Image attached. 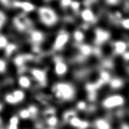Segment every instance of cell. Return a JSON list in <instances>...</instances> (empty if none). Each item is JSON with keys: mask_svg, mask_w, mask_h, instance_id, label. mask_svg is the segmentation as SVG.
Instances as JSON below:
<instances>
[{"mask_svg": "<svg viewBox=\"0 0 129 129\" xmlns=\"http://www.w3.org/2000/svg\"><path fill=\"white\" fill-rule=\"evenodd\" d=\"M53 91L56 98L63 100H70L74 96L73 87L69 83H58L53 87Z\"/></svg>", "mask_w": 129, "mask_h": 129, "instance_id": "6da1fadb", "label": "cell"}, {"mask_svg": "<svg viewBox=\"0 0 129 129\" xmlns=\"http://www.w3.org/2000/svg\"><path fill=\"white\" fill-rule=\"evenodd\" d=\"M38 14L42 22L47 26H52L57 21L55 12L50 8L42 7L38 9Z\"/></svg>", "mask_w": 129, "mask_h": 129, "instance_id": "7a4b0ae2", "label": "cell"}, {"mask_svg": "<svg viewBox=\"0 0 129 129\" xmlns=\"http://www.w3.org/2000/svg\"><path fill=\"white\" fill-rule=\"evenodd\" d=\"M13 24L15 28L20 32L28 30L32 25L31 21L23 14L15 17L13 20Z\"/></svg>", "mask_w": 129, "mask_h": 129, "instance_id": "3957f363", "label": "cell"}, {"mask_svg": "<svg viewBox=\"0 0 129 129\" xmlns=\"http://www.w3.org/2000/svg\"><path fill=\"white\" fill-rule=\"evenodd\" d=\"M124 103L123 98L120 95H113L106 98L103 102V106L106 108H111L121 105Z\"/></svg>", "mask_w": 129, "mask_h": 129, "instance_id": "277c9868", "label": "cell"}, {"mask_svg": "<svg viewBox=\"0 0 129 129\" xmlns=\"http://www.w3.org/2000/svg\"><path fill=\"white\" fill-rule=\"evenodd\" d=\"M69 39V35L64 31H60L57 35L53 44V49L56 50H60L68 42Z\"/></svg>", "mask_w": 129, "mask_h": 129, "instance_id": "5b68a950", "label": "cell"}, {"mask_svg": "<svg viewBox=\"0 0 129 129\" xmlns=\"http://www.w3.org/2000/svg\"><path fill=\"white\" fill-rule=\"evenodd\" d=\"M54 71L55 73L59 76L64 75L68 70L67 64L63 61L62 59L59 57H56L54 58Z\"/></svg>", "mask_w": 129, "mask_h": 129, "instance_id": "8992f818", "label": "cell"}, {"mask_svg": "<svg viewBox=\"0 0 129 129\" xmlns=\"http://www.w3.org/2000/svg\"><path fill=\"white\" fill-rule=\"evenodd\" d=\"M95 41L97 44L102 43L109 37V32L100 28H97L95 30Z\"/></svg>", "mask_w": 129, "mask_h": 129, "instance_id": "52a82bcc", "label": "cell"}, {"mask_svg": "<svg viewBox=\"0 0 129 129\" xmlns=\"http://www.w3.org/2000/svg\"><path fill=\"white\" fill-rule=\"evenodd\" d=\"M31 73L34 78L40 83L44 84L46 82V74L45 72L40 69H33L31 71Z\"/></svg>", "mask_w": 129, "mask_h": 129, "instance_id": "ba28073f", "label": "cell"}, {"mask_svg": "<svg viewBox=\"0 0 129 129\" xmlns=\"http://www.w3.org/2000/svg\"><path fill=\"white\" fill-rule=\"evenodd\" d=\"M13 5L16 8H21L26 12H31L35 9V7L32 4L27 2H21L19 1H14L13 2Z\"/></svg>", "mask_w": 129, "mask_h": 129, "instance_id": "9c48e42d", "label": "cell"}, {"mask_svg": "<svg viewBox=\"0 0 129 129\" xmlns=\"http://www.w3.org/2000/svg\"><path fill=\"white\" fill-rule=\"evenodd\" d=\"M30 40L35 45H37L43 41L44 35L39 31L33 30L30 33Z\"/></svg>", "mask_w": 129, "mask_h": 129, "instance_id": "30bf717a", "label": "cell"}, {"mask_svg": "<svg viewBox=\"0 0 129 129\" xmlns=\"http://www.w3.org/2000/svg\"><path fill=\"white\" fill-rule=\"evenodd\" d=\"M32 58V55L31 54H20L15 57L14 61L17 66L21 68L23 67L26 61L31 60Z\"/></svg>", "mask_w": 129, "mask_h": 129, "instance_id": "8fae6325", "label": "cell"}, {"mask_svg": "<svg viewBox=\"0 0 129 129\" xmlns=\"http://www.w3.org/2000/svg\"><path fill=\"white\" fill-rule=\"evenodd\" d=\"M94 126L96 129H110L109 122L103 118H99L96 120Z\"/></svg>", "mask_w": 129, "mask_h": 129, "instance_id": "7c38bea8", "label": "cell"}, {"mask_svg": "<svg viewBox=\"0 0 129 129\" xmlns=\"http://www.w3.org/2000/svg\"><path fill=\"white\" fill-rule=\"evenodd\" d=\"M81 17L82 19L86 21H92L94 19V15L92 12L89 9H85L81 13Z\"/></svg>", "mask_w": 129, "mask_h": 129, "instance_id": "4fadbf2b", "label": "cell"}, {"mask_svg": "<svg viewBox=\"0 0 129 129\" xmlns=\"http://www.w3.org/2000/svg\"><path fill=\"white\" fill-rule=\"evenodd\" d=\"M114 45L115 47V51L118 54H121L124 52L126 47V44L121 41L115 42L114 43Z\"/></svg>", "mask_w": 129, "mask_h": 129, "instance_id": "5bb4252c", "label": "cell"}, {"mask_svg": "<svg viewBox=\"0 0 129 129\" xmlns=\"http://www.w3.org/2000/svg\"><path fill=\"white\" fill-rule=\"evenodd\" d=\"M19 85L24 88H28L31 85V81L29 78L26 76H20L18 79Z\"/></svg>", "mask_w": 129, "mask_h": 129, "instance_id": "9a60e30c", "label": "cell"}, {"mask_svg": "<svg viewBox=\"0 0 129 129\" xmlns=\"http://www.w3.org/2000/svg\"><path fill=\"white\" fill-rule=\"evenodd\" d=\"M75 117H76V112L73 110H68L64 113L63 115V120L66 122H70Z\"/></svg>", "mask_w": 129, "mask_h": 129, "instance_id": "2e32d148", "label": "cell"}, {"mask_svg": "<svg viewBox=\"0 0 129 129\" xmlns=\"http://www.w3.org/2000/svg\"><path fill=\"white\" fill-rule=\"evenodd\" d=\"M17 46L13 43L8 44L5 47V54L7 57H9L16 50Z\"/></svg>", "mask_w": 129, "mask_h": 129, "instance_id": "e0dca14e", "label": "cell"}, {"mask_svg": "<svg viewBox=\"0 0 129 129\" xmlns=\"http://www.w3.org/2000/svg\"><path fill=\"white\" fill-rule=\"evenodd\" d=\"M80 51L81 53L84 55H89L92 52V48L91 47L87 44H83L80 47Z\"/></svg>", "mask_w": 129, "mask_h": 129, "instance_id": "ac0fdd59", "label": "cell"}, {"mask_svg": "<svg viewBox=\"0 0 129 129\" xmlns=\"http://www.w3.org/2000/svg\"><path fill=\"white\" fill-rule=\"evenodd\" d=\"M12 94L18 101V102H20L22 101L24 98L25 95L24 92L20 90H15L13 93Z\"/></svg>", "mask_w": 129, "mask_h": 129, "instance_id": "d6986e66", "label": "cell"}, {"mask_svg": "<svg viewBox=\"0 0 129 129\" xmlns=\"http://www.w3.org/2000/svg\"><path fill=\"white\" fill-rule=\"evenodd\" d=\"M122 81L117 78L114 79L112 80L110 82V86L113 89H117L120 88L122 86Z\"/></svg>", "mask_w": 129, "mask_h": 129, "instance_id": "ffe728a7", "label": "cell"}, {"mask_svg": "<svg viewBox=\"0 0 129 129\" xmlns=\"http://www.w3.org/2000/svg\"><path fill=\"white\" fill-rule=\"evenodd\" d=\"M82 121H83V120H81L80 118H79L78 117H77L76 116V117H74L73 119H72L69 122L72 126L77 127L79 129L80 128V127L81 126Z\"/></svg>", "mask_w": 129, "mask_h": 129, "instance_id": "44dd1931", "label": "cell"}, {"mask_svg": "<svg viewBox=\"0 0 129 129\" xmlns=\"http://www.w3.org/2000/svg\"><path fill=\"white\" fill-rule=\"evenodd\" d=\"M73 36L75 40L77 42H81L84 38V34L79 30L75 31L74 33Z\"/></svg>", "mask_w": 129, "mask_h": 129, "instance_id": "7402d4cb", "label": "cell"}, {"mask_svg": "<svg viewBox=\"0 0 129 129\" xmlns=\"http://www.w3.org/2000/svg\"><path fill=\"white\" fill-rule=\"evenodd\" d=\"M5 100L7 102L10 104H16L18 102L12 93L7 94L5 96Z\"/></svg>", "mask_w": 129, "mask_h": 129, "instance_id": "603a6c76", "label": "cell"}, {"mask_svg": "<svg viewBox=\"0 0 129 129\" xmlns=\"http://www.w3.org/2000/svg\"><path fill=\"white\" fill-rule=\"evenodd\" d=\"M46 122L48 125L50 126H54L56 125L57 123V117L54 115L46 119Z\"/></svg>", "mask_w": 129, "mask_h": 129, "instance_id": "cb8c5ba5", "label": "cell"}, {"mask_svg": "<svg viewBox=\"0 0 129 129\" xmlns=\"http://www.w3.org/2000/svg\"><path fill=\"white\" fill-rule=\"evenodd\" d=\"M55 112V110L52 108H50L46 109L44 112V117H45L46 119L51 117V116H54Z\"/></svg>", "mask_w": 129, "mask_h": 129, "instance_id": "d4e9b609", "label": "cell"}, {"mask_svg": "<svg viewBox=\"0 0 129 129\" xmlns=\"http://www.w3.org/2000/svg\"><path fill=\"white\" fill-rule=\"evenodd\" d=\"M19 115L23 119H26L30 117H31V114L29 111V110L26 109H24L21 110L19 112Z\"/></svg>", "mask_w": 129, "mask_h": 129, "instance_id": "484cf974", "label": "cell"}, {"mask_svg": "<svg viewBox=\"0 0 129 129\" xmlns=\"http://www.w3.org/2000/svg\"><path fill=\"white\" fill-rule=\"evenodd\" d=\"M28 110H29L31 117L35 116L38 113L37 108L35 106L33 105H30L28 108Z\"/></svg>", "mask_w": 129, "mask_h": 129, "instance_id": "4316f807", "label": "cell"}, {"mask_svg": "<svg viewBox=\"0 0 129 129\" xmlns=\"http://www.w3.org/2000/svg\"><path fill=\"white\" fill-rule=\"evenodd\" d=\"M100 79L104 82H108L110 79L109 74L105 71H103L100 74Z\"/></svg>", "mask_w": 129, "mask_h": 129, "instance_id": "83f0119b", "label": "cell"}, {"mask_svg": "<svg viewBox=\"0 0 129 129\" xmlns=\"http://www.w3.org/2000/svg\"><path fill=\"white\" fill-rule=\"evenodd\" d=\"M7 39L5 36L0 35V49L6 47L8 45Z\"/></svg>", "mask_w": 129, "mask_h": 129, "instance_id": "f1b7e54d", "label": "cell"}, {"mask_svg": "<svg viewBox=\"0 0 129 129\" xmlns=\"http://www.w3.org/2000/svg\"><path fill=\"white\" fill-rule=\"evenodd\" d=\"M86 89L87 90V91L88 92V93L90 92H95V90L97 89L96 86L93 83H89L86 85Z\"/></svg>", "mask_w": 129, "mask_h": 129, "instance_id": "f546056e", "label": "cell"}, {"mask_svg": "<svg viewBox=\"0 0 129 129\" xmlns=\"http://www.w3.org/2000/svg\"><path fill=\"white\" fill-rule=\"evenodd\" d=\"M6 20V18L5 14L2 12L0 11V29L3 26Z\"/></svg>", "mask_w": 129, "mask_h": 129, "instance_id": "4dcf8cb0", "label": "cell"}, {"mask_svg": "<svg viewBox=\"0 0 129 129\" xmlns=\"http://www.w3.org/2000/svg\"><path fill=\"white\" fill-rule=\"evenodd\" d=\"M19 123V118L17 116H12L10 119V124L12 125H18Z\"/></svg>", "mask_w": 129, "mask_h": 129, "instance_id": "1f68e13d", "label": "cell"}, {"mask_svg": "<svg viewBox=\"0 0 129 129\" xmlns=\"http://www.w3.org/2000/svg\"><path fill=\"white\" fill-rule=\"evenodd\" d=\"M7 64L5 60L0 59V73H3L6 69Z\"/></svg>", "mask_w": 129, "mask_h": 129, "instance_id": "d6a6232c", "label": "cell"}, {"mask_svg": "<svg viewBox=\"0 0 129 129\" xmlns=\"http://www.w3.org/2000/svg\"><path fill=\"white\" fill-rule=\"evenodd\" d=\"M77 107L79 110H84L86 107V104L83 101H79L77 104Z\"/></svg>", "mask_w": 129, "mask_h": 129, "instance_id": "836d02e7", "label": "cell"}, {"mask_svg": "<svg viewBox=\"0 0 129 129\" xmlns=\"http://www.w3.org/2000/svg\"><path fill=\"white\" fill-rule=\"evenodd\" d=\"M71 7L74 11H77L78 10L80 7V3L78 2H75V1L72 2V3L71 4Z\"/></svg>", "mask_w": 129, "mask_h": 129, "instance_id": "e575fe53", "label": "cell"}, {"mask_svg": "<svg viewBox=\"0 0 129 129\" xmlns=\"http://www.w3.org/2000/svg\"><path fill=\"white\" fill-rule=\"evenodd\" d=\"M72 2V1H69V0L61 1L60 2V5L62 7L66 8H67L68 7H69V6H71Z\"/></svg>", "mask_w": 129, "mask_h": 129, "instance_id": "d590c367", "label": "cell"}, {"mask_svg": "<svg viewBox=\"0 0 129 129\" xmlns=\"http://www.w3.org/2000/svg\"><path fill=\"white\" fill-rule=\"evenodd\" d=\"M96 93L95 91L88 93V98L89 101H94L96 99Z\"/></svg>", "mask_w": 129, "mask_h": 129, "instance_id": "8d00e7d4", "label": "cell"}, {"mask_svg": "<svg viewBox=\"0 0 129 129\" xmlns=\"http://www.w3.org/2000/svg\"><path fill=\"white\" fill-rule=\"evenodd\" d=\"M121 24L124 28L129 29V19L123 20L121 22Z\"/></svg>", "mask_w": 129, "mask_h": 129, "instance_id": "74e56055", "label": "cell"}, {"mask_svg": "<svg viewBox=\"0 0 129 129\" xmlns=\"http://www.w3.org/2000/svg\"><path fill=\"white\" fill-rule=\"evenodd\" d=\"M123 57L125 60H129V52L124 53L123 54Z\"/></svg>", "mask_w": 129, "mask_h": 129, "instance_id": "f35d334b", "label": "cell"}, {"mask_svg": "<svg viewBox=\"0 0 129 129\" xmlns=\"http://www.w3.org/2000/svg\"><path fill=\"white\" fill-rule=\"evenodd\" d=\"M8 129H18V125L9 124Z\"/></svg>", "mask_w": 129, "mask_h": 129, "instance_id": "ab89813d", "label": "cell"}, {"mask_svg": "<svg viewBox=\"0 0 129 129\" xmlns=\"http://www.w3.org/2000/svg\"><path fill=\"white\" fill-rule=\"evenodd\" d=\"M1 2L3 5H4L5 6H8L9 5V3H10V2L8 1H1Z\"/></svg>", "mask_w": 129, "mask_h": 129, "instance_id": "60d3db41", "label": "cell"}, {"mask_svg": "<svg viewBox=\"0 0 129 129\" xmlns=\"http://www.w3.org/2000/svg\"><path fill=\"white\" fill-rule=\"evenodd\" d=\"M107 3H108L109 4H114L115 3H118V1H108L107 2Z\"/></svg>", "mask_w": 129, "mask_h": 129, "instance_id": "b9f144b4", "label": "cell"}, {"mask_svg": "<svg viewBox=\"0 0 129 129\" xmlns=\"http://www.w3.org/2000/svg\"><path fill=\"white\" fill-rule=\"evenodd\" d=\"M116 15H117V17H120V16H121V14H120V13H119V12H118V13H117Z\"/></svg>", "mask_w": 129, "mask_h": 129, "instance_id": "7bdbcfd3", "label": "cell"}, {"mask_svg": "<svg viewBox=\"0 0 129 129\" xmlns=\"http://www.w3.org/2000/svg\"><path fill=\"white\" fill-rule=\"evenodd\" d=\"M2 109H3V105L1 103H0V111L2 110Z\"/></svg>", "mask_w": 129, "mask_h": 129, "instance_id": "ee69618b", "label": "cell"}, {"mask_svg": "<svg viewBox=\"0 0 129 129\" xmlns=\"http://www.w3.org/2000/svg\"><path fill=\"white\" fill-rule=\"evenodd\" d=\"M2 123V119H1V118L0 117V124Z\"/></svg>", "mask_w": 129, "mask_h": 129, "instance_id": "f6af8a7d", "label": "cell"}, {"mask_svg": "<svg viewBox=\"0 0 129 129\" xmlns=\"http://www.w3.org/2000/svg\"><path fill=\"white\" fill-rule=\"evenodd\" d=\"M46 129H54L53 128H46Z\"/></svg>", "mask_w": 129, "mask_h": 129, "instance_id": "bcb514c9", "label": "cell"}]
</instances>
